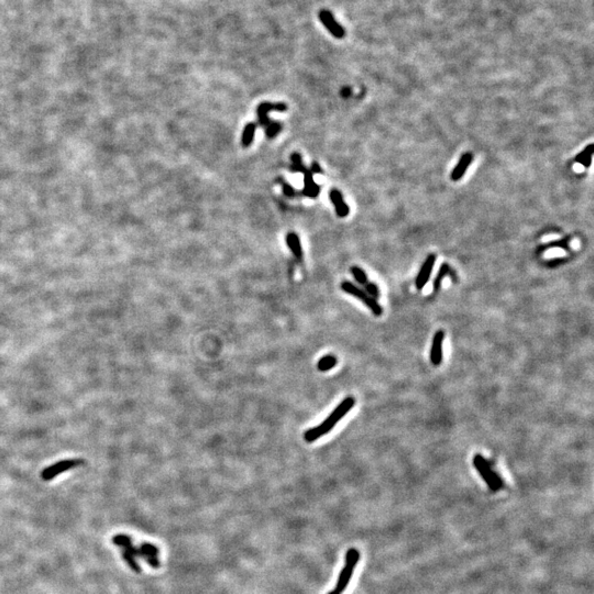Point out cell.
Here are the masks:
<instances>
[{
  "label": "cell",
  "mask_w": 594,
  "mask_h": 594,
  "mask_svg": "<svg viewBox=\"0 0 594 594\" xmlns=\"http://www.w3.org/2000/svg\"><path fill=\"white\" fill-rule=\"evenodd\" d=\"M354 404L355 399L353 396H348V398L344 399L341 403L333 410V412L324 422L319 424V425H317L316 427L310 428L308 431L305 432L304 439L306 440L307 443H313V441L321 438L322 436H325L326 434L332 431V428L336 426V424L338 422H340L342 420V417L352 410Z\"/></svg>",
  "instance_id": "6da1fadb"
},
{
  "label": "cell",
  "mask_w": 594,
  "mask_h": 594,
  "mask_svg": "<svg viewBox=\"0 0 594 594\" xmlns=\"http://www.w3.org/2000/svg\"><path fill=\"white\" fill-rule=\"evenodd\" d=\"M359 560H360V552L356 550L355 548H351V549L348 550V552L346 554V563H344V567L341 570L340 574H339V579H338L335 590L329 592L328 594H342L344 592V590L347 589L350 580H351V578H352L354 568H355V565L358 564Z\"/></svg>",
  "instance_id": "7a4b0ae2"
},
{
  "label": "cell",
  "mask_w": 594,
  "mask_h": 594,
  "mask_svg": "<svg viewBox=\"0 0 594 594\" xmlns=\"http://www.w3.org/2000/svg\"><path fill=\"white\" fill-rule=\"evenodd\" d=\"M473 466L492 491L495 492L503 488V481L500 478V475L492 470L488 460L483 456H481L480 454L475 455L473 457Z\"/></svg>",
  "instance_id": "3957f363"
},
{
  "label": "cell",
  "mask_w": 594,
  "mask_h": 594,
  "mask_svg": "<svg viewBox=\"0 0 594 594\" xmlns=\"http://www.w3.org/2000/svg\"><path fill=\"white\" fill-rule=\"evenodd\" d=\"M341 288L346 293L350 294V295H353L354 297L360 299L361 302H363L375 316H381L383 314V308H382L381 305L377 303L376 299L370 296L369 294L364 292L363 290H361L360 287L352 284L351 282H348V281L342 282Z\"/></svg>",
  "instance_id": "277c9868"
},
{
  "label": "cell",
  "mask_w": 594,
  "mask_h": 594,
  "mask_svg": "<svg viewBox=\"0 0 594 594\" xmlns=\"http://www.w3.org/2000/svg\"><path fill=\"white\" fill-rule=\"evenodd\" d=\"M84 461L82 459H67V460H62L54 463V465L50 466L48 468H45L44 470L41 472V478L44 481H50L52 480L56 475H59L61 473H63L64 471L70 470L72 468H75L77 466H81L83 465Z\"/></svg>",
  "instance_id": "5b68a950"
},
{
  "label": "cell",
  "mask_w": 594,
  "mask_h": 594,
  "mask_svg": "<svg viewBox=\"0 0 594 594\" xmlns=\"http://www.w3.org/2000/svg\"><path fill=\"white\" fill-rule=\"evenodd\" d=\"M318 18L321 21V24L326 27V29L335 38L342 39L344 35H346V31H344L343 27L336 20L331 11L327 9L320 10L318 14Z\"/></svg>",
  "instance_id": "8992f818"
},
{
  "label": "cell",
  "mask_w": 594,
  "mask_h": 594,
  "mask_svg": "<svg viewBox=\"0 0 594 594\" xmlns=\"http://www.w3.org/2000/svg\"><path fill=\"white\" fill-rule=\"evenodd\" d=\"M435 262H436V254H434V253H431L429 256H427L425 261H424L420 272H418V274L416 276V280H415V286L418 291L423 290L424 286L427 284V282L429 281V277H431V275H432Z\"/></svg>",
  "instance_id": "52a82bcc"
},
{
  "label": "cell",
  "mask_w": 594,
  "mask_h": 594,
  "mask_svg": "<svg viewBox=\"0 0 594 594\" xmlns=\"http://www.w3.org/2000/svg\"><path fill=\"white\" fill-rule=\"evenodd\" d=\"M287 109V106L284 103H277V104H272V103H262L258 106V110H257V114H258V121L259 124L262 127H267L268 124L271 122L270 118H269V112L271 111H280L283 112Z\"/></svg>",
  "instance_id": "ba28073f"
},
{
  "label": "cell",
  "mask_w": 594,
  "mask_h": 594,
  "mask_svg": "<svg viewBox=\"0 0 594 594\" xmlns=\"http://www.w3.org/2000/svg\"><path fill=\"white\" fill-rule=\"evenodd\" d=\"M445 339V332L438 330L435 332L433 337V343L431 349V362L433 365L438 366L443 361V342Z\"/></svg>",
  "instance_id": "9c48e42d"
},
{
  "label": "cell",
  "mask_w": 594,
  "mask_h": 594,
  "mask_svg": "<svg viewBox=\"0 0 594 594\" xmlns=\"http://www.w3.org/2000/svg\"><path fill=\"white\" fill-rule=\"evenodd\" d=\"M472 161H473V154L471 153V152H466L465 154L461 155L459 162L457 163L455 168L452 169L451 175H450L451 180H454V182H458V180H460L463 176H465L467 169L469 168V166L471 165Z\"/></svg>",
  "instance_id": "30bf717a"
},
{
  "label": "cell",
  "mask_w": 594,
  "mask_h": 594,
  "mask_svg": "<svg viewBox=\"0 0 594 594\" xmlns=\"http://www.w3.org/2000/svg\"><path fill=\"white\" fill-rule=\"evenodd\" d=\"M304 189L302 194L309 198H316L320 193L319 185H317L314 182V174L310 172V169L306 168L304 171Z\"/></svg>",
  "instance_id": "8fae6325"
},
{
  "label": "cell",
  "mask_w": 594,
  "mask_h": 594,
  "mask_svg": "<svg viewBox=\"0 0 594 594\" xmlns=\"http://www.w3.org/2000/svg\"><path fill=\"white\" fill-rule=\"evenodd\" d=\"M329 198L333 203L336 208V213L339 217H347L350 213V207L348 204L344 202L342 194L338 189H332L329 193Z\"/></svg>",
  "instance_id": "7c38bea8"
},
{
  "label": "cell",
  "mask_w": 594,
  "mask_h": 594,
  "mask_svg": "<svg viewBox=\"0 0 594 594\" xmlns=\"http://www.w3.org/2000/svg\"><path fill=\"white\" fill-rule=\"evenodd\" d=\"M447 275H449L452 279V281L457 282V274H456L455 271L451 269V267L448 263H444V264H441V267L438 271V274H437V276H436V279L434 281V292H437L439 290L441 281H443L445 279V276H447Z\"/></svg>",
  "instance_id": "4fadbf2b"
},
{
  "label": "cell",
  "mask_w": 594,
  "mask_h": 594,
  "mask_svg": "<svg viewBox=\"0 0 594 594\" xmlns=\"http://www.w3.org/2000/svg\"><path fill=\"white\" fill-rule=\"evenodd\" d=\"M286 243H287L288 248L291 249V251L294 254V257L298 260H302L303 250H302L301 240H299L298 236L295 233H288L286 236Z\"/></svg>",
  "instance_id": "5bb4252c"
},
{
  "label": "cell",
  "mask_w": 594,
  "mask_h": 594,
  "mask_svg": "<svg viewBox=\"0 0 594 594\" xmlns=\"http://www.w3.org/2000/svg\"><path fill=\"white\" fill-rule=\"evenodd\" d=\"M594 154V144L590 143L582 150L580 153L575 156V162L581 164L585 167H590L592 165V158Z\"/></svg>",
  "instance_id": "9a60e30c"
},
{
  "label": "cell",
  "mask_w": 594,
  "mask_h": 594,
  "mask_svg": "<svg viewBox=\"0 0 594 594\" xmlns=\"http://www.w3.org/2000/svg\"><path fill=\"white\" fill-rule=\"evenodd\" d=\"M256 129H257V124L250 122L248 123L247 126L243 129V133H242V138H241V144L243 148H248V146H250L253 142L254 140V134H256Z\"/></svg>",
  "instance_id": "2e32d148"
},
{
  "label": "cell",
  "mask_w": 594,
  "mask_h": 594,
  "mask_svg": "<svg viewBox=\"0 0 594 594\" xmlns=\"http://www.w3.org/2000/svg\"><path fill=\"white\" fill-rule=\"evenodd\" d=\"M338 363V360L337 358L333 354H327L325 355L324 358H321L318 363H317V367H318V370L320 372H327V371H330L331 369H333Z\"/></svg>",
  "instance_id": "e0dca14e"
},
{
  "label": "cell",
  "mask_w": 594,
  "mask_h": 594,
  "mask_svg": "<svg viewBox=\"0 0 594 594\" xmlns=\"http://www.w3.org/2000/svg\"><path fill=\"white\" fill-rule=\"evenodd\" d=\"M291 160H292V166H291V171H292L293 173H297V172H299V173H304V171H305V169H306V167H305V166L303 165V163H302V156L299 155L298 153H296V152H294V153H293V154H292V156H291Z\"/></svg>",
  "instance_id": "ac0fdd59"
},
{
  "label": "cell",
  "mask_w": 594,
  "mask_h": 594,
  "mask_svg": "<svg viewBox=\"0 0 594 594\" xmlns=\"http://www.w3.org/2000/svg\"><path fill=\"white\" fill-rule=\"evenodd\" d=\"M122 557H123V559H124V561H126V562L128 563L129 567L131 568V569L134 571V572H138V573H140V572H141V568H140V565L138 564L137 560L134 559L135 557H133L131 553L128 552L126 549H123V548H122Z\"/></svg>",
  "instance_id": "d6986e66"
},
{
  "label": "cell",
  "mask_w": 594,
  "mask_h": 594,
  "mask_svg": "<svg viewBox=\"0 0 594 594\" xmlns=\"http://www.w3.org/2000/svg\"><path fill=\"white\" fill-rule=\"evenodd\" d=\"M282 130V124L280 122L271 121L267 127H265V135L268 139H273L275 135L279 134Z\"/></svg>",
  "instance_id": "ffe728a7"
},
{
  "label": "cell",
  "mask_w": 594,
  "mask_h": 594,
  "mask_svg": "<svg viewBox=\"0 0 594 594\" xmlns=\"http://www.w3.org/2000/svg\"><path fill=\"white\" fill-rule=\"evenodd\" d=\"M112 542H114L116 546L126 548L132 545V539L131 537H129L127 535H116L114 538H112Z\"/></svg>",
  "instance_id": "44dd1931"
},
{
  "label": "cell",
  "mask_w": 594,
  "mask_h": 594,
  "mask_svg": "<svg viewBox=\"0 0 594 594\" xmlns=\"http://www.w3.org/2000/svg\"><path fill=\"white\" fill-rule=\"evenodd\" d=\"M351 273L353 274V276H354V279L356 280V282L360 283V284L365 285L366 283H367V275H366V273L360 267H352L351 268Z\"/></svg>",
  "instance_id": "7402d4cb"
},
{
  "label": "cell",
  "mask_w": 594,
  "mask_h": 594,
  "mask_svg": "<svg viewBox=\"0 0 594 594\" xmlns=\"http://www.w3.org/2000/svg\"><path fill=\"white\" fill-rule=\"evenodd\" d=\"M141 549H142L146 554H151V556H155L157 557L158 553H160V549H158L157 547H155L154 545L149 544V542H143L142 545H141Z\"/></svg>",
  "instance_id": "603a6c76"
},
{
  "label": "cell",
  "mask_w": 594,
  "mask_h": 594,
  "mask_svg": "<svg viewBox=\"0 0 594 594\" xmlns=\"http://www.w3.org/2000/svg\"><path fill=\"white\" fill-rule=\"evenodd\" d=\"M365 290H366V293L369 294L370 296H372L373 298L376 299L378 296H380V291H378V287L376 284H374V283L367 282L365 284Z\"/></svg>",
  "instance_id": "cb8c5ba5"
},
{
  "label": "cell",
  "mask_w": 594,
  "mask_h": 594,
  "mask_svg": "<svg viewBox=\"0 0 594 594\" xmlns=\"http://www.w3.org/2000/svg\"><path fill=\"white\" fill-rule=\"evenodd\" d=\"M144 560H145V561L148 562V563L151 565L152 568H154V569H158V568L161 567L160 560H158V559H157V557H155V556H151V554H148V556H146V557L144 558Z\"/></svg>",
  "instance_id": "d4e9b609"
},
{
  "label": "cell",
  "mask_w": 594,
  "mask_h": 594,
  "mask_svg": "<svg viewBox=\"0 0 594 594\" xmlns=\"http://www.w3.org/2000/svg\"><path fill=\"white\" fill-rule=\"evenodd\" d=\"M281 183H282V186H283V193H284L285 196H287V197H294V196H295L297 194L296 190L294 189L290 184H287L285 182H281Z\"/></svg>",
  "instance_id": "484cf974"
},
{
  "label": "cell",
  "mask_w": 594,
  "mask_h": 594,
  "mask_svg": "<svg viewBox=\"0 0 594 594\" xmlns=\"http://www.w3.org/2000/svg\"><path fill=\"white\" fill-rule=\"evenodd\" d=\"M569 240H570V238H565V239H562V240H560V241H554V242H551V243H549V245H548L547 247H548V248H550V247H561V248H565V249H568V245H569L568 242H569Z\"/></svg>",
  "instance_id": "4316f807"
},
{
  "label": "cell",
  "mask_w": 594,
  "mask_h": 594,
  "mask_svg": "<svg viewBox=\"0 0 594 594\" xmlns=\"http://www.w3.org/2000/svg\"><path fill=\"white\" fill-rule=\"evenodd\" d=\"M310 172L313 174H321L322 173V168L319 166V164L317 162H314L312 164V167H310Z\"/></svg>",
  "instance_id": "83f0119b"
}]
</instances>
